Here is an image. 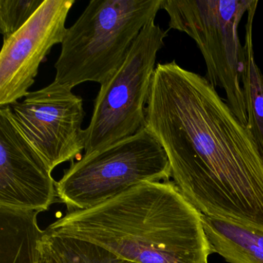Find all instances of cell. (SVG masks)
<instances>
[{"label": "cell", "instance_id": "6da1fadb", "mask_svg": "<svg viewBox=\"0 0 263 263\" xmlns=\"http://www.w3.org/2000/svg\"><path fill=\"white\" fill-rule=\"evenodd\" d=\"M144 127L164 147L174 183L202 215L263 232V158L206 78L175 61L158 64Z\"/></svg>", "mask_w": 263, "mask_h": 263}, {"label": "cell", "instance_id": "7a4b0ae2", "mask_svg": "<svg viewBox=\"0 0 263 263\" xmlns=\"http://www.w3.org/2000/svg\"><path fill=\"white\" fill-rule=\"evenodd\" d=\"M202 215L174 181L144 182L95 207L67 212L45 231L135 263H209Z\"/></svg>", "mask_w": 263, "mask_h": 263}, {"label": "cell", "instance_id": "3957f363", "mask_svg": "<svg viewBox=\"0 0 263 263\" xmlns=\"http://www.w3.org/2000/svg\"><path fill=\"white\" fill-rule=\"evenodd\" d=\"M162 0H91L67 29L55 64L54 81L73 89L84 82H107L128 54Z\"/></svg>", "mask_w": 263, "mask_h": 263}, {"label": "cell", "instance_id": "277c9868", "mask_svg": "<svg viewBox=\"0 0 263 263\" xmlns=\"http://www.w3.org/2000/svg\"><path fill=\"white\" fill-rule=\"evenodd\" d=\"M172 177L164 147L146 127L72 163L56 182L57 197L68 212L95 207L144 182Z\"/></svg>", "mask_w": 263, "mask_h": 263}, {"label": "cell", "instance_id": "5b68a950", "mask_svg": "<svg viewBox=\"0 0 263 263\" xmlns=\"http://www.w3.org/2000/svg\"><path fill=\"white\" fill-rule=\"evenodd\" d=\"M250 0H162L169 28L185 33L196 43L207 67L211 85L226 92L227 104L244 125L247 113L242 89L244 47L238 26Z\"/></svg>", "mask_w": 263, "mask_h": 263}, {"label": "cell", "instance_id": "8992f818", "mask_svg": "<svg viewBox=\"0 0 263 263\" xmlns=\"http://www.w3.org/2000/svg\"><path fill=\"white\" fill-rule=\"evenodd\" d=\"M155 21L141 30L124 62L101 84L90 124L85 129L84 155L144 128L157 54L167 35Z\"/></svg>", "mask_w": 263, "mask_h": 263}, {"label": "cell", "instance_id": "52a82bcc", "mask_svg": "<svg viewBox=\"0 0 263 263\" xmlns=\"http://www.w3.org/2000/svg\"><path fill=\"white\" fill-rule=\"evenodd\" d=\"M10 107L21 132L50 170L85 149L83 100L72 89L53 81Z\"/></svg>", "mask_w": 263, "mask_h": 263}, {"label": "cell", "instance_id": "ba28073f", "mask_svg": "<svg viewBox=\"0 0 263 263\" xmlns=\"http://www.w3.org/2000/svg\"><path fill=\"white\" fill-rule=\"evenodd\" d=\"M75 0H45L30 21L4 40L0 53V107L25 98L41 63L53 46L62 44L65 24Z\"/></svg>", "mask_w": 263, "mask_h": 263}, {"label": "cell", "instance_id": "9c48e42d", "mask_svg": "<svg viewBox=\"0 0 263 263\" xmlns=\"http://www.w3.org/2000/svg\"><path fill=\"white\" fill-rule=\"evenodd\" d=\"M56 197L52 171L21 132L10 106L0 107V207L45 212Z\"/></svg>", "mask_w": 263, "mask_h": 263}, {"label": "cell", "instance_id": "30bf717a", "mask_svg": "<svg viewBox=\"0 0 263 263\" xmlns=\"http://www.w3.org/2000/svg\"><path fill=\"white\" fill-rule=\"evenodd\" d=\"M39 213L0 207V263H38Z\"/></svg>", "mask_w": 263, "mask_h": 263}, {"label": "cell", "instance_id": "8fae6325", "mask_svg": "<svg viewBox=\"0 0 263 263\" xmlns=\"http://www.w3.org/2000/svg\"><path fill=\"white\" fill-rule=\"evenodd\" d=\"M202 222L212 253L229 263H263V232L204 215Z\"/></svg>", "mask_w": 263, "mask_h": 263}, {"label": "cell", "instance_id": "7c38bea8", "mask_svg": "<svg viewBox=\"0 0 263 263\" xmlns=\"http://www.w3.org/2000/svg\"><path fill=\"white\" fill-rule=\"evenodd\" d=\"M258 1L252 0L247 11L245 37L242 89L247 113L248 130L263 158V76L254 57L252 27Z\"/></svg>", "mask_w": 263, "mask_h": 263}, {"label": "cell", "instance_id": "4fadbf2b", "mask_svg": "<svg viewBox=\"0 0 263 263\" xmlns=\"http://www.w3.org/2000/svg\"><path fill=\"white\" fill-rule=\"evenodd\" d=\"M45 0H0V30L4 40L21 30Z\"/></svg>", "mask_w": 263, "mask_h": 263}]
</instances>
